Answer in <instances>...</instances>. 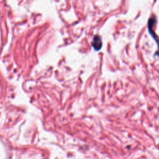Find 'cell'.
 Instances as JSON below:
<instances>
[{"label":"cell","mask_w":159,"mask_h":159,"mask_svg":"<svg viewBox=\"0 0 159 159\" xmlns=\"http://www.w3.org/2000/svg\"><path fill=\"white\" fill-rule=\"evenodd\" d=\"M92 46L96 50H99L102 47V40L100 36L96 35L94 37L93 42H92Z\"/></svg>","instance_id":"6da1fadb"}]
</instances>
